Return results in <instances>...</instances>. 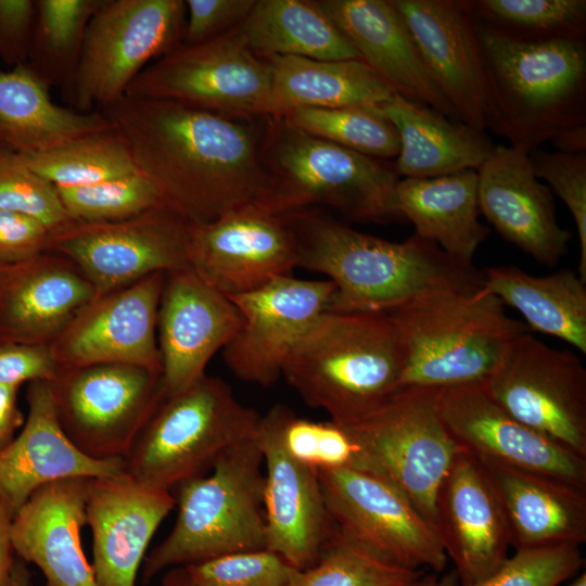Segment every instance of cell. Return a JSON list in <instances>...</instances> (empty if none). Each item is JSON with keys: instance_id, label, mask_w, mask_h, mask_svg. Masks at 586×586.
Segmentation results:
<instances>
[{"instance_id": "836d02e7", "label": "cell", "mask_w": 586, "mask_h": 586, "mask_svg": "<svg viewBox=\"0 0 586 586\" xmlns=\"http://www.w3.org/2000/svg\"><path fill=\"white\" fill-rule=\"evenodd\" d=\"M273 115L297 107H378L396 93L361 60L268 58Z\"/></svg>"}, {"instance_id": "11a10c76", "label": "cell", "mask_w": 586, "mask_h": 586, "mask_svg": "<svg viewBox=\"0 0 586 586\" xmlns=\"http://www.w3.org/2000/svg\"><path fill=\"white\" fill-rule=\"evenodd\" d=\"M161 586H196L184 566L168 569L163 576Z\"/></svg>"}, {"instance_id": "60d3db41", "label": "cell", "mask_w": 586, "mask_h": 586, "mask_svg": "<svg viewBox=\"0 0 586 586\" xmlns=\"http://www.w3.org/2000/svg\"><path fill=\"white\" fill-rule=\"evenodd\" d=\"M423 570L388 562L344 537L336 528L317 561L297 570L290 586H419Z\"/></svg>"}, {"instance_id": "91938a15", "label": "cell", "mask_w": 586, "mask_h": 586, "mask_svg": "<svg viewBox=\"0 0 586 586\" xmlns=\"http://www.w3.org/2000/svg\"><path fill=\"white\" fill-rule=\"evenodd\" d=\"M472 586H495V581H494V574L489 577H487L486 579L477 583V584H474Z\"/></svg>"}, {"instance_id": "f1b7e54d", "label": "cell", "mask_w": 586, "mask_h": 586, "mask_svg": "<svg viewBox=\"0 0 586 586\" xmlns=\"http://www.w3.org/2000/svg\"><path fill=\"white\" fill-rule=\"evenodd\" d=\"M358 53L396 93L444 116L457 114L429 77L391 0H315Z\"/></svg>"}, {"instance_id": "44dd1931", "label": "cell", "mask_w": 586, "mask_h": 586, "mask_svg": "<svg viewBox=\"0 0 586 586\" xmlns=\"http://www.w3.org/2000/svg\"><path fill=\"white\" fill-rule=\"evenodd\" d=\"M265 471L266 549L297 570L311 566L335 531L318 473L294 459L281 438V404L260 417L255 434Z\"/></svg>"}, {"instance_id": "f907efd6", "label": "cell", "mask_w": 586, "mask_h": 586, "mask_svg": "<svg viewBox=\"0 0 586 586\" xmlns=\"http://www.w3.org/2000/svg\"><path fill=\"white\" fill-rule=\"evenodd\" d=\"M59 369L49 346L0 341V385L51 381Z\"/></svg>"}, {"instance_id": "9f6ffc18", "label": "cell", "mask_w": 586, "mask_h": 586, "mask_svg": "<svg viewBox=\"0 0 586 586\" xmlns=\"http://www.w3.org/2000/svg\"><path fill=\"white\" fill-rule=\"evenodd\" d=\"M11 586H35L26 562L21 559H15L11 576Z\"/></svg>"}, {"instance_id": "f35d334b", "label": "cell", "mask_w": 586, "mask_h": 586, "mask_svg": "<svg viewBox=\"0 0 586 586\" xmlns=\"http://www.w3.org/2000/svg\"><path fill=\"white\" fill-rule=\"evenodd\" d=\"M474 17L521 40L585 39V0H474Z\"/></svg>"}, {"instance_id": "b9f144b4", "label": "cell", "mask_w": 586, "mask_h": 586, "mask_svg": "<svg viewBox=\"0 0 586 586\" xmlns=\"http://www.w3.org/2000/svg\"><path fill=\"white\" fill-rule=\"evenodd\" d=\"M58 192L69 218L79 222L120 220L165 206L155 187L139 171Z\"/></svg>"}, {"instance_id": "3957f363", "label": "cell", "mask_w": 586, "mask_h": 586, "mask_svg": "<svg viewBox=\"0 0 586 586\" xmlns=\"http://www.w3.org/2000/svg\"><path fill=\"white\" fill-rule=\"evenodd\" d=\"M474 20L488 88L487 129L528 152L546 141L561 152H585V39L521 40Z\"/></svg>"}, {"instance_id": "d4e9b609", "label": "cell", "mask_w": 586, "mask_h": 586, "mask_svg": "<svg viewBox=\"0 0 586 586\" xmlns=\"http://www.w3.org/2000/svg\"><path fill=\"white\" fill-rule=\"evenodd\" d=\"M476 173L480 213L506 241L540 264L557 265L571 233L558 224L552 192L535 176L528 151L496 145Z\"/></svg>"}, {"instance_id": "74e56055", "label": "cell", "mask_w": 586, "mask_h": 586, "mask_svg": "<svg viewBox=\"0 0 586 586\" xmlns=\"http://www.w3.org/2000/svg\"><path fill=\"white\" fill-rule=\"evenodd\" d=\"M103 0H39L30 66L48 85L69 86L90 18Z\"/></svg>"}, {"instance_id": "7a4b0ae2", "label": "cell", "mask_w": 586, "mask_h": 586, "mask_svg": "<svg viewBox=\"0 0 586 586\" xmlns=\"http://www.w3.org/2000/svg\"><path fill=\"white\" fill-rule=\"evenodd\" d=\"M284 216L294 232L298 267L334 284L328 311L386 313L432 290L482 285V273L416 234L391 242L359 232L314 209Z\"/></svg>"}, {"instance_id": "ffe728a7", "label": "cell", "mask_w": 586, "mask_h": 586, "mask_svg": "<svg viewBox=\"0 0 586 586\" xmlns=\"http://www.w3.org/2000/svg\"><path fill=\"white\" fill-rule=\"evenodd\" d=\"M438 411L462 450L586 489V458L518 421L482 384L440 390Z\"/></svg>"}, {"instance_id": "277c9868", "label": "cell", "mask_w": 586, "mask_h": 586, "mask_svg": "<svg viewBox=\"0 0 586 586\" xmlns=\"http://www.w3.org/2000/svg\"><path fill=\"white\" fill-rule=\"evenodd\" d=\"M386 315L405 352L398 390L483 384L509 344L530 331L483 285L432 290Z\"/></svg>"}, {"instance_id": "8d00e7d4", "label": "cell", "mask_w": 586, "mask_h": 586, "mask_svg": "<svg viewBox=\"0 0 586 586\" xmlns=\"http://www.w3.org/2000/svg\"><path fill=\"white\" fill-rule=\"evenodd\" d=\"M17 155L56 189L92 186L138 171L125 140L114 126L49 151Z\"/></svg>"}, {"instance_id": "4fadbf2b", "label": "cell", "mask_w": 586, "mask_h": 586, "mask_svg": "<svg viewBox=\"0 0 586 586\" xmlns=\"http://www.w3.org/2000/svg\"><path fill=\"white\" fill-rule=\"evenodd\" d=\"M482 386L518 421L586 458V369L573 352L523 333Z\"/></svg>"}, {"instance_id": "ac0fdd59", "label": "cell", "mask_w": 586, "mask_h": 586, "mask_svg": "<svg viewBox=\"0 0 586 586\" xmlns=\"http://www.w3.org/2000/svg\"><path fill=\"white\" fill-rule=\"evenodd\" d=\"M164 272L99 294L49 345L60 368L126 364L162 374L157 314Z\"/></svg>"}, {"instance_id": "9c48e42d", "label": "cell", "mask_w": 586, "mask_h": 586, "mask_svg": "<svg viewBox=\"0 0 586 586\" xmlns=\"http://www.w3.org/2000/svg\"><path fill=\"white\" fill-rule=\"evenodd\" d=\"M438 391L397 390L367 416L343 425L357 446L354 469L390 483L433 524L437 489L461 450L440 417Z\"/></svg>"}, {"instance_id": "83f0119b", "label": "cell", "mask_w": 586, "mask_h": 586, "mask_svg": "<svg viewBox=\"0 0 586 586\" xmlns=\"http://www.w3.org/2000/svg\"><path fill=\"white\" fill-rule=\"evenodd\" d=\"M91 477H71L38 488L15 513L14 553L42 572L46 586H98L80 543Z\"/></svg>"}, {"instance_id": "4dcf8cb0", "label": "cell", "mask_w": 586, "mask_h": 586, "mask_svg": "<svg viewBox=\"0 0 586 586\" xmlns=\"http://www.w3.org/2000/svg\"><path fill=\"white\" fill-rule=\"evenodd\" d=\"M378 107L398 135L394 167L399 177L433 178L477 170L496 146L485 131L398 93Z\"/></svg>"}, {"instance_id": "603a6c76", "label": "cell", "mask_w": 586, "mask_h": 586, "mask_svg": "<svg viewBox=\"0 0 586 586\" xmlns=\"http://www.w3.org/2000/svg\"><path fill=\"white\" fill-rule=\"evenodd\" d=\"M175 506L171 492L125 470L89 480L86 525L92 533L98 586H135L150 540Z\"/></svg>"}, {"instance_id": "cb8c5ba5", "label": "cell", "mask_w": 586, "mask_h": 586, "mask_svg": "<svg viewBox=\"0 0 586 586\" xmlns=\"http://www.w3.org/2000/svg\"><path fill=\"white\" fill-rule=\"evenodd\" d=\"M434 524L461 586L486 579L508 559L500 505L476 457L462 449L437 489Z\"/></svg>"}, {"instance_id": "ba28073f", "label": "cell", "mask_w": 586, "mask_h": 586, "mask_svg": "<svg viewBox=\"0 0 586 586\" xmlns=\"http://www.w3.org/2000/svg\"><path fill=\"white\" fill-rule=\"evenodd\" d=\"M260 417L227 382L204 374L162 400L124 458V470L171 492L205 475L224 453L254 437Z\"/></svg>"}, {"instance_id": "e575fe53", "label": "cell", "mask_w": 586, "mask_h": 586, "mask_svg": "<svg viewBox=\"0 0 586 586\" xmlns=\"http://www.w3.org/2000/svg\"><path fill=\"white\" fill-rule=\"evenodd\" d=\"M482 285L518 310L528 329L558 337L586 354V281L571 269L533 276L515 266L484 269Z\"/></svg>"}, {"instance_id": "30bf717a", "label": "cell", "mask_w": 586, "mask_h": 586, "mask_svg": "<svg viewBox=\"0 0 586 586\" xmlns=\"http://www.w3.org/2000/svg\"><path fill=\"white\" fill-rule=\"evenodd\" d=\"M237 27L198 44H179L152 62L126 97L180 102L231 118L273 115L272 67Z\"/></svg>"}, {"instance_id": "4316f807", "label": "cell", "mask_w": 586, "mask_h": 586, "mask_svg": "<svg viewBox=\"0 0 586 586\" xmlns=\"http://www.w3.org/2000/svg\"><path fill=\"white\" fill-rule=\"evenodd\" d=\"M99 295L66 257L44 252L0 270V341L49 346Z\"/></svg>"}, {"instance_id": "f546056e", "label": "cell", "mask_w": 586, "mask_h": 586, "mask_svg": "<svg viewBox=\"0 0 586 586\" xmlns=\"http://www.w3.org/2000/svg\"><path fill=\"white\" fill-rule=\"evenodd\" d=\"M476 459L500 505L515 550L579 547L586 542V489L496 460Z\"/></svg>"}, {"instance_id": "7c38bea8", "label": "cell", "mask_w": 586, "mask_h": 586, "mask_svg": "<svg viewBox=\"0 0 586 586\" xmlns=\"http://www.w3.org/2000/svg\"><path fill=\"white\" fill-rule=\"evenodd\" d=\"M50 384L63 432L95 460L124 459L165 398L161 372L126 364L60 368Z\"/></svg>"}, {"instance_id": "816d5d0a", "label": "cell", "mask_w": 586, "mask_h": 586, "mask_svg": "<svg viewBox=\"0 0 586 586\" xmlns=\"http://www.w3.org/2000/svg\"><path fill=\"white\" fill-rule=\"evenodd\" d=\"M35 20L36 1L0 0V58L7 64L29 59Z\"/></svg>"}, {"instance_id": "1f68e13d", "label": "cell", "mask_w": 586, "mask_h": 586, "mask_svg": "<svg viewBox=\"0 0 586 586\" xmlns=\"http://www.w3.org/2000/svg\"><path fill=\"white\" fill-rule=\"evenodd\" d=\"M396 202L417 237L461 264L472 265L475 252L489 235V229L479 220L474 169L433 178H402Z\"/></svg>"}, {"instance_id": "d6a6232c", "label": "cell", "mask_w": 586, "mask_h": 586, "mask_svg": "<svg viewBox=\"0 0 586 586\" xmlns=\"http://www.w3.org/2000/svg\"><path fill=\"white\" fill-rule=\"evenodd\" d=\"M49 85L28 65L0 69V142L20 154L41 153L113 127L101 112L54 103Z\"/></svg>"}, {"instance_id": "f5cc1de1", "label": "cell", "mask_w": 586, "mask_h": 586, "mask_svg": "<svg viewBox=\"0 0 586 586\" xmlns=\"http://www.w3.org/2000/svg\"><path fill=\"white\" fill-rule=\"evenodd\" d=\"M17 391L18 386L0 385V450L14 440L25 422L17 406Z\"/></svg>"}, {"instance_id": "8992f818", "label": "cell", "mask_w": 586, "mask_h": 586, "mask_svg": "<svg viewBox=\"0 0 586 586\" xmlns=\"http://www.w3.org/2000/svg\"><path fill=\"white\" fill-rule=\"evenodd\" d=\"M263 120L260 154L270 188L259 207L285 215L323 205L360 224L404 219L394 164L314 137L280 116Z\"/></svg>"}, {"instance_id": "5b68a950", "label": "cell", "mask_w": 586, "mask_h": 586, "mask_svg": "<svg viewBox=\"0 0 586 586\" xmlns=\"http://www.w3.org/2000/svg\"><path fill=\"white\" fill-rule=\"evenodd\" d=\"M404 366L386 313L326 311L292 349L282 377L308 406L346 425L398 390Z\"/></svg>"}, {"instance_id": "52a82bcc", "label": "cell", "mask_w": 586, "mask_h": 586, "mask_svg": "<svg viewBox=\"0 0 586 586\" xmlns=\"http://www.w3.org/2000/svg\"><path fill=\"white\" fill-rule=\"evenodd\" d=\"M264 459L255 436L224 453L209 475L175 488L171 532L145 558V582L163 571L266 548Z\"/></svg>"}, {"instance_id": "484cf974", "label": "cell", "mask_w": 586, "mask_h": 586, "mask_svg": "<svg viewBox=\"0 0 586 586\" xmlns=\"http://www.w3.org/2000/svg\"><path fill=\"white\" fill-rule=\"evenodd\" d=\"M26 400L20 433L0 450V500L13 515L46 484L124 471V459H92L68 440L56 417L50 381L29 382Z\"/></svg>"}, {"instance_id": "bcb514c9", "label": "cell", "mask_w": 586, "mask_h": 586, "mask_svg": "<svg viewBox=\"0 0 586 586\" xmlns=\"http://www.w3.org/2000/svg\"><path fill=\"white\" fill-rule=\"evenodd\" d=\"M528 157L535 176L548 182L574 219L579 241L577 273L586 281V151L547 152L536 148Z\"/></svg>"}, {"instance_id": "7bdbcfd3", "label": "cell", "mask_w": 586, "mask_h": 586, "mask_svg": "<svg viewBox=\"0 0 586 586\" xmlns=\"http://www.w3.org/2000/svg\"><path fill=\"white\" fill-rule=\"evenodd\" d=\"M0 209L33 218L50 232L72 221L58 189L7 148H0Z\"/></svg>"}, {"instance_id": "680465c9", "label": "cell", "mask_w": 586, "mask_h": 586, "mask_svg": "<svg viewBox=\"0 0 586 586\" xmlns=\"http://www.w3.org/2000/svg\"><path fill=\"white\" fill-rule=\"evenodd\" d=\"M570 586H586V574L578 575Z\"/></svg>"}, {"instance_id": "9a60e30c", "label": "cell", "mask_w": 586, "mask_h": 586, "mask_svg": "<svg viewBox=\"0 0 586 586\" xmlns=\"http://www.w3.org/2000/svg\"><path fill=\"white\" fill-rule=\"evenodd\" d=\"M317 473L328 512L344 537L400 566L445 569L435 525L390 483L354 468Z\"/></svg>"}, {"instance_id": "ee69618b", "label": "cell", "mask_w": 586, "mask_h": 586, "mask_svg": "<svg viewBox=\"0 0 586 586\" xmlns=\"http://www.w3.org/2000/svg\"><path fill=\"white\" fill-rule=\"evenodd\" d=\"M281 438L288 453L314 470L354 468L357 446L346 429L296 416L281 404Z\"/></svg>"}, {"instance_id": "6f0895ef", "label": "cell", "mask_w": 586, "mask_h": 586, "mask_svg": "<svg viewBox=\"0 0 586 586\" xmlns=\"http://www.w3.org/2000/svg\"><path fill=\"white\" fill-rule=\"evenodd\" d=\"M456 571H451L442 577L437 573L424 575L419 586H459Z\"/></svg>"}, {"instance_id": "db71d44e", "label": "cell", "mask_w": 586, "mask_h": 586, "mask_svg": "<svg viewBox=\"0 0 586 586\" xmlns=\"http://www.w3.org/2000/svg\"><path fill=\"white\" fill-rule=\"evenodd\" d=\"M13 513L0 500V586H11L15 553L12 547L11 528Z\"/></svg>"}, {"instance_id": "ab89813d", "label": "cell", "mask_w": 586, "mask_h": 586, "mask_svg": "<svg viewBox=\"0 0 586 586\" xmlns=\"http://www.w3.org/2000/svg\"><path fill=\"white\" fill-rule=\"evenodd\" d=\"M280 117L314 137L374 158L398 155L397 131L379 107H297Z\"/></svg>"}, {"instance_id": "c3c4849f", "label": "cell", "mask_w": 586, "mask_h": 586, "mask_svg": "<svg viewBox=\"0 0 586 586\" xmlns=\"http://www.w3.org/2000/svg\"><path fill=\"white\" fill-rule=\"evenodd\" d=\"M256 0H187L183 44H198L240 25Z\"/></svg>"}, {"instance_id": "f6af8a7d", "label": "cell", "mask_w": 586, "mask_h": 586, "mask_svg": "<svg viewBox=\"0 0 586 586\" xmlns=\"http://www.w3.org/2000/svg\"><path fill=\"white\" fill-rule=\"evenodd\" d=\"M196 586H290L297 569L266 548L184 566Z\"/></svg>"}, {"instance_id": "5bb4252c", "label": "cell", "mask_w": 586, "mask_h": 586, "mask_svg": "<svg viewBox=\"0 0 586 586\" xmlns=\"http://www.w3.org/2000/svg\"><path fill=\"white\" fill-rule=\"evenodd\" d=\"M190 225L166 206L114 221L72 220L50 232L47 251L69 259L104 294L189 268Z\"/></svg>"}, {"instance_id": "d6986e66", "label": "cell", "mask_w": 586, "mask_h": 586, "mask_svg": "<svg viewBox=\"0 0 586 586\" xmlns=\"http://www.w3.org/2000/svg\"><path fill=\"white\" fill-rule=\"evenodd\" d=\"M433 84L462 123L485 131L489 100L470 1L391 0Z\"/></svg>"}, {"instance_id": "681fc988", "label": "cell", "mask_w": 586, "mask_h": 586, "mask_svg": "<svg viewBox=\"0 0 586 586\" xmlns=\"http://www.w3.org/2000/svg\"><path fill=\"white\" fill-rule=\"evenodd\" d=\"M49 235L41 222L0 209V270L47 252Z\"/></svg>"}, {"instance_id": "e0dca14e", "label": "cell", "mask_w": 586, "mask_h": 586, "mask_svg": "<svg viewBox=\"0 0 586 586\" xmlns=\"http://www.w3.org/2000/svg\"><path fill=\"white\" fill-rule=\"evenodd\" d=\"M189 268L227 296L254 291L298 267L297 243L282 215L257 205L190 225Z\"/></svg>"}, {"instance_id": "6da1fadb", "label": "cell", "mask_w": 586, "mask_h": 586, "mask_svg": "<svg viewBox=\"0 0 586 586\" xmlns=\"http://www.w3.org/2000/svg\"><path fill=\"white\" fill-rule=\"evenodd\" d=\"M125 140L136 168L164 205L189 224L257 205L270 180L260 126L180 102L124 97L101 111Z\"/></svg>"}, {"instance_id": "7402d4cb", "label": "cell", "mask_w": 586, "mask_h": 586, "mask_svg": "<svg viewBox=\"0 0 586 586\" xmlns=\"http://www.w3.org/2000/svg\"><path fill=\"white\" fill-rule=\"evenodd\" d=\"M242 322L235 304L190 268L167 272L157 314L165 397L206 374L212 357L230 343Z\"/></svg>"}, {"instance_id": "2e32d148", "label": "cell", "mask_w": 586, "mask_h": 586, "mask_svg": "<svg viewBox=\"0 0 586 586\" xmlns=\"http://www.w3.org/2000/svg\"><path fill=\"white\" fill-rule=\"evenodd\" d=\"M334 284L280 276L265 285L228 296L242 316L237 335L222 349L227 367L240 380L268 387L282 377L296 344L328 311Z\"/></svg>"}, {"instance_id": "7dc6e473", "label": "cell", "mask_w": 586, "mask_h": 586, "mask_svg": "<svg viewBox=\"0 0 586 586\" xmlns=\"http://www.w3.org/2000/svg\"><path fill=\"white\" fill-rule=\"evenodd\" d=\"M583 562L574 545L519 549L494 574L495 586H558Z\"/></svg>"}, {"instance_id": "d590c367", "label": "cell", "mask_w": 586, "mask_h": 586, "mask_svg": "<svg viewBox=\"0 0 586 586\" xmlns=\"http://www.w3.org/2000/svg\"><path fill=\"white\" fill-rule=\"evenodd\" d=\"M239 28L250 49L265 59L360 60L315 1L256 0Z\"/></svg>"}, {"instance_id": "8fae6325", "label": "cell", "mask_w": 586, "mask_h": 586, "mask_svg": "<svg viewBox=\"0 0 586 586\" xmlns=\"http://www.w3.org/2000/svg\"><path fill=\"white\" fill-rule=\"evenodd\" d=\"M183 0H103L90 18L68 86L77 111H103L152 62L181 44Z\"/></svg>"}]
</instances>
